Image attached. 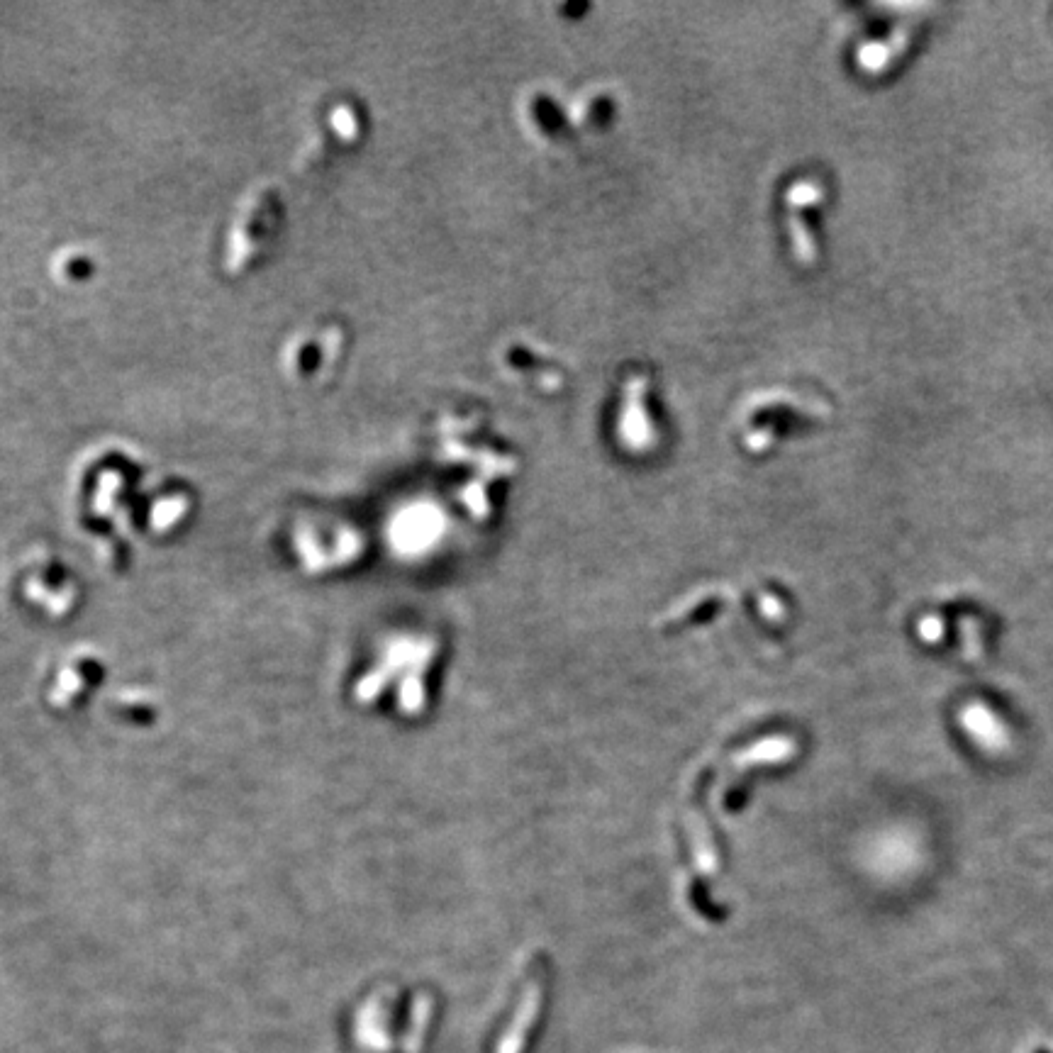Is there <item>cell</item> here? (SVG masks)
I'll use <instances>...</instances> for the list:
<instances>
[{
	"label": "cell",
	"instance_id": "1",
	"mask_svg": "<svg viewBox=\"0 0 1053 1053\" xmlns=\"http://www.w3.org/2000/svg\"><path fill=\"white\" fill-rule=\"evenodd\" d=\"M963 727L968 729L973 739H978L980 746L988 749H1000L1005 744V729L997 724V717L983 705H971L963 710Z\"/></svg>",
	"mask_w": 1053,
	"mask_h": 1053
}]
</instances>
